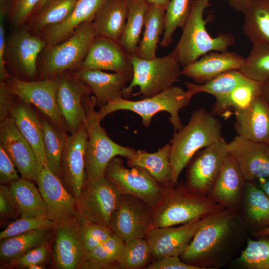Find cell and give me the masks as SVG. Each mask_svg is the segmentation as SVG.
I'll use <instances>...</instances> for the list:
<instances>
[{"label": "cell", "mask_w": 269, "mask_h": 269, "mask_svg": "<svg viewBox=\"0 0 269 269\" xmlns=\"http://www.w3.org/2000/svg\"><path fill=\"white\" fill-rule=\"evenodd\" d=\"M222 124L205 109H197L185 126L175 132L170 142V161L172 186L177 184L183 169L194 156L222 138Z\"/></svg>", "instance_id": "cell-1"}, {"label": "cell", "mask_w": 269, "mask_h": 269, "mask_svg": "<svg viewBox=\"0 0 269 269\" xmlns=\"http://www.w3.org/2000/svg\"><path fill=\"white\" fill-rule=\"evenodd\" d=\"M211 0H193L180 38L171 52L183 67L212 51L224 52L234 45L231 33H219L212 37L208 32L204 18Z\"/></svg>", "instance_id": "cell-2"}, {"label": "cell", "mask_w": 269, "mask_h": 269, "mask_svg": "<svg viewBox=\"0 0 269 269\" xmlns=\"http://www.w3.org/2000/svg\"><path fill=\"white\" fill-rule=\"evenodd\" d=\"M192 98L187 91L179 86H172L159 93L137 101L128 100L122 96L111 100L98 111L102 120L109 114L118 110H129L139 115L142 124L148 127L152 118L157 113L167 112L175 132L183 126L179 116L180 110L187 106Z\"/></svg>", "instance_id": "cell-3"}, {"label": "cell", "mask_w": 269, "mask_h": 269, "mask_svg": "<svg viewBox=\"0 0 269 269\" xmlns=\"http://www.w3.org/2000/svg\"><path fill=\"white\" fill-rule=\"evenodd\" d=\"M209 196L186 189L166 187L161 202L154 210L153 228L183 224L223 210Z\"/></svg>", "instance_id": "cell-4"}, {"label": "cell", "mask_w": 269, "mask_h": 269, "mask_svg": "<svg viewBox=\"0 0 269 269\" xmlns=\"http://www.w3.org/2000/svg\"><path fill=\"white\" fill-rule=\"evenodd\" d=\"M96 100L92 96L88 103L85 126L88 132L84 160L87 180L95 181L104 176L106 167L114 157H132L136 150L113 141L102 128L98 111L95 109Z\"/></svg>", "instance_id": "cell-5"}, {"label": "cell", "mask_w": 269, "mask_h": 269, "mask_svg": "<svg viewBox=\"0 0 269 269\" xmlns=\"http://www.w3.org/2000/svg\"><path fill=\"white\" fill-rule=\"evenodd\" d=\"M131 61L133 75L130 84L122 90L123 98L129 96L136 86L144 98L154 96L173 86L181 75L180 64L172 53L149 60L132 54Z\"/></svg>", "instance_id": "cell-6"}, {"label": "cell", "mask_w": 269, "mask_h": 269, "mask_svg": "<svg viewBox=\"0 0 269 269\" xmlns=\"http://www.w3.org/2000/svg\"><path fill=\"white\" fill-rule=\"evenodd\" d=\"M97 36L93 21L88 22L63 42L47 45L40 62L42 76L54 77L67 70L80 68Z\"/></svg>", "instance_id": "cell-7"}, {"label": "cell", "mask_w": 269, "mask_h": 269, "mask_svg": "<svg viewBox=\"0 0 269 269\" xmlns=\"http://www.w3.org/2000/svg\"><path fill=\"white\" fill-rule=\"evenodd\" d=\"M121 195L105 176L95 181L86 180L77 199L78 224L96 223L109 227Z\"/></svg>", "instance_id": "cell-8"}, {"label": "cell", "mask_w": 269, "mask_h": 269, "mask_svg": "<svg viewBox=\"0 0 269 269\" xmlns=\"http://www.w3.org/2000/svg\"><path fill=\"white\" fill-rule=\"evenodd\" d=\"M104 176L122 194L135 196L154 210L161 202L166 188L162 187L144 168L134 166L126 168L123 160L117 156L108 164Z\"/></svg>", "instance_id": "cell-9"}, {"label": "cell", "mask_w": 269, "mask_h": 269, "mask_svg": "<svg viewBox=\"0 0 269 269\" xmlns=\"http://www.w3.org/2000/svg\"><path fill=\"white\" fill-rule=\"evenodd\" d=\"M154 209L141 199L122 194L109 225L113 232L125 242L145 238L152 228Z\"/></svg>", "instance_id": "cell-10"}, {"label": "cell", "mask_w": 269, "mask_h": 269, "mask_svg": "<svg viewBox=\"0 0 269 269\" xmlns=\"http://www.w3.org/2000/svg\"><path fill=\"white\" fill-rule=\"evenodd\" d=\"M233 214L224 209L205 216L190 243L181 255L193 263L207 259L219 249L230 233Z\"/></svg>", "instance_id": "cell-11"}, {"label": "cell", "mask_w": 269, "mask_h": 269, "mask_svg": "<svg viewBox=\"0 0 269 269\" xmlns=\"http://www.w3.org/2000/svg\"><path fill=\"white\" fill-rule=\"evenodd\" d=\"M6 81L15 96L22 101L35 106L61 130L67 129L57 103V81L55 77L41 81H26L10 76Z\"/></svg>", "instance_id": "cell-12"}, {"label": "cell", "mask_w": 269, "mask_h": 269, "mask_svg": "<svg viewBox=\"0 0 269 269\" xmlns=\"http://www.w3.org/2000/svg\"><path fill=\"white\" fill-rule=\"evenodd\" d=\"M48 219L57 225L77 221V200L66 188L61 179L44 164L36 181Z\"/></svg>", "instance_id": "cell-13"}, {"label": "cell", "mask_w": 269, "mask_h": 269, "mask_svg": "<svg viewBox=\"0 0 269 269\" xmlns=\"http://www.w3.org/2000/svg\"><path fill=\"white\" fill-rule=\"evenodd\" d=\"M227 143L222 137L195 154L187 174L190 191L203 195L210 193L228 153Z\"/></svg>", "instance_id": "cell-14"}, {"label": "cell", "mask_w": 269, "mask_h": 269, "mask_svg": "<svg viewBox=\"0 0 269 269\" xmlns=\"http://www.w3.org/2000/svg\"><path fill=\"white\" fill-rule=\"evenodd\" d=\"M0 145L7 153L22 178L36 181L43 166L12 117H7L0 122Z\"/></svg>", "instance_id": "cell-15"}, {"label": "cell", "mask_w": 269, "mask_h": 269, "mask_svg": "<svg viewBox=\"0 0 269 269\" xmlns=\"http://www.w3.org/2000/svg\"><path fill=\"white\" fill-rule=\"evenodd\" d=\"M55 77L57 81V105L67 129L73 134L85 126L86 113L81 99L91 92L74 74L71 76L64 72Z\"/></svg>", "instance_id": "cell-16"}, {"label": "cell", "mask_w": 269, "mask_h": 269, "mask_svg": "<svg viewBox=\"0 0 269 269\" xmlns=\"http://www.w3.org/2000/svg\"><path fill=\"white\" fill-rule=\"evenodd\" d=\"M88 136L85 126L67 136L62 157L60 179L77 200L87 180L84 155Z\"/></svg>", "instance_id": "cell-17"}, {"label": "cell", "mask_w": 269, "mask_h": 269, "mask_svg": "<svg viewBox=\"0 0 269 269\" xmlns=\"http://www.w3.org/2000/svg\"><path fill=\"white\" fill-rule=\"evenodd\" d=\"M227 149L246 181L269 177V145L238 135L227 143Z\"/></svg>", "instance_id": "cell-18"}, {"label": "cell", "mask_w": 269, "mask_h": 269, "mask_svg": "<svg viewBox=\"0 0 269 269\" xmlns=\"http://www.w3.org/2000/svg\"><path fill=\"white\" fill-rule=\"evenodd\" d=\"M131 56L119 42L97 36L80 68L110 70L132 78Z\"/></svg>", "instance_id": "cell-19"}, {"label": "cell", "mask_w": 269, "mask_h": 269, "mask_svg": "<svg viewBox=\"0 0 269 269\" xmlns=\"http://www.w3.org/2000/svg\"><path fill=\"white\" fill-rule=\"evenodd\" d=\"M205 217L196 218L179 227L173 226L151 229L145 239L150 246L152 256L158 259L166 256L181 255L190 243Z\"/></svg>", "instance_id": "cell-20"}, {"label": "cell", "mask_w": 269, "mask_h": 269, "mask_svg": "<svg viewBox=\"0 0 269 269\" xmlns=\"http://www.w3.org/2000/svg\"><path fill=\"white\" fill-rule=\"evenodd\" d=\"M6 42V55L10 62L29 77L37 72L39 54L47 46L40 37L32 34L27 27H19Z\"/></svg>", "instance_id": "cell-21"}, {"label": "cell", "mask_w": 269, "mask_h": 269, "mask_svg": "<svg viewBox=\"0 0 269 269\" xmlns=\"http://www.w3.org/2000/svg\"><path fill=\"white\" fill-rule=\"evenodd\" d=\"M245 60L241 55L228 51L205 54L181 70V75L202 84L225 72L240 70Z\"/></svg>", "instance_id": "cell-22"}, {"label": "cell", "mask_w": 269, "mask_h": 269, "mask_svg": "<svg viewBox=\"0 0 269 269\" xmlns=\"http://www.w3.org/2000/svg\"><path fill=\"white\" fill-rule=\"evenodd\" d=\"M234 116V128L238 136L269 145V106L262 94Z\"/></svg>", "instance_id": "cell-23"}, {"label": "cell", "mask_w": 269, "mask_h": 269, "mask_svg": "<svg viewBox=\"0 0 269 269\" xmlns=\"http://www.w3.org/2000/svg\"><path fill=\"white\" fill-rule=\"evenodd\" d=\"M245 182L236 162L228 153L209 197L231 210L239 203Z\"/></svg>", "instance_id": "cell-24"}, {"label": "cell", "mask_w": 269, "mask_h": 269, "mask_svg": "<svg viewBox=\"0 0 269 269\" xmlns=\"http://www.w3.org/2000/svg\"><path fill=\"white\" fill-rule=\"evenodd\" d=\"M106 0H78L70 15L63 21L49 26L41 32L40 37L46 45L58 44L69 38L82 24L92 22Z\"/></svg>", "instance_id": "cell-25"}, {"label": "cell", "mask_w": 269, "mask_h": 269, "mask_svg": "<svg viewBox=\"0 0 269 269\" xmlns=\"http://www.w3.org/2000/svg\"><path fill=\"white\" fill-rule=\"evenodd\" d=\"M77 221L57 225L53 255L57 267L60 269L79 268L85 251L80 241Z\"/></svg>", "instance_id": "cell-26"}, {"label": "cell", "mask_w": 269, "mask_h": 269, "mask_svg": "<svg viewBox=\"0 0 269 269\" xmlns=\"http://www.w3.org/2000/svg\"><path fill=\"white\" fill-rule=\"evenodd\" d=\"M74 74L90 88L96 98V104L101 107L122 96L126 83L131 79L121 73H109L100 70L79 68Z\"/></svg>", "instance_id": "cell-27"}, {"label": "cell", "mask_w": 269, "mask_h": 269, "mask_svg": "<svg viewBox=\"0 0 269 269\" xmlns=\"http://www.w3.org/2000/svg\"><path fill=\"white\" fill-rule=\"evenodd\" d=\"M10 113L20 132L33 148L39 162L47 164L43 141L42 122L30 104L18 103L12 106Z\"/></svg>", "instance_id": "cell-28"}, {"label": "cell", "mask_w": 269, "mask_h": 269, "mask_svg": "<svg viewBox=\"0 0 269 269\" xmlns=\"http://www.w3.org/2000/svg\"><path fill=\"white\" fill-rule=\"evenodd\" d=\"M262 94V83L248 78L227 95L216 99L211 113L225 118L248 108Z\"/></svg>", "instance_id": "cell-29"}, {"label": "cell", "mask_w": 269, "mask_h": 269, "mask_svg": "<svg viewBox=\"0 0 269 269\" xmlns=\"http://www.w3.org/2000/svg\"><path fill=\"white\" fill-rule=\"evenodd\" d=\"M127 11V0H106L93 21L98 36L119 42L125 28Z\"/></svg>", "instance_id": "cell-30"}, {"label": "cell", "mask_w": 269, "mask_h": 269, "mask_svg": "<svg viewBox=\"0 0 269 269\" xmlns=\"http://www.w3.org/2000/svg\"><path fill=\"white\" fill-rule=\"evenodd\" d=\"M241 12L244 33L253 45L269 46V0H249Z\"/></svg>", "instance_id": "cell-31"}, {"label": "cell", "mask_w": 269, "mask_h": 269, "mask_svg": "<svg viewBox=\"0 0 269 269\" xmlns=\"http://www.w3.org/2000/svg\"><path fill=\"white\" fill-rule=\"evenodd\" d=\"M170 150V143L154 153L136 150L132 157L127 159V164L131 167L138 166L144 168L164 187H173Z\"/></svg>", "instance_id": "cell-32"}, {"label": "cell", "mask_w": 269, "mask_h": 269, "mask_svg": "<svg viewBox=\"0 0 269 269\" xmlns=\"http://www.w3.org/2000/svg\"><path fill=\"white\" fill-rule=\"evenodd\" d=\"M166 8L164 6L149 4L142 38L134 54L147 60L156 57L159 37L164 31Z\"/></svg>", "instance_id": "cell-33"}, {"label": "cell", "mask_w": 269, "mask_h": 269, "mask_svg": "<svg viewBox=\"0 0 269 269\" xmlns=\"http://www.w3.org/2000/svg\"><path fill=\"white\" fill-rule=\"evenodd\" d=\"M127 16L119 43L131 54L136 53L149 6L145 0H127Z\"/></svg>", "instance_id": "cell-34"}, {"label": "cell", "mask_w": 269, "mask_h": 269, "mask_svg": "<svg viewBox=\"0 0 269 269\" xmlns=\"http://www.w3.org/2000/svg\"><path fill=\"white\" fill-rule=\"evenodd\" d=\"M9 187L19 208L21 217H47L42 196L30 180L22 178L10 183Z\"/></svg>", "instance_id": "cell-35"}, {"label": "cell", "mask_w": 269, "mask_h": 269, "mask_svg": "<svg viewBox=\"0 0 269 269\" xmlns=\"http://www.w3.org/2000/svg\"><path fill=\"white\" fill-rule=\"evenodd\" d=\"M78 0H47L28 20L29 31L40 33L46 27L59 23L72 13Z\"/></svg>", "instance_id": "cell-36"}, {"label": "cell", "mask_w": 269, "mask_h": 269, "mask_svg": "<svg viewBox=\"0 0 269 269\" xmlns=\"http://www.w3.org/2000/svg\"><path fill=\"white\" fill-rule=\"evenodd\" d=\"M125 241L113 233L105 242L91 251L85 252L80 268L104 269L119 268L118 260L123 249Z\"/></svg>", "instance_id": "cell-37"}, {"label": "cell", "mask_w": 269, "mask_h": 269, "mask_svg": "<svg viewBox=\"0 0 269 269\" xmlns=\"http://www.w3.org/2000/svg\"><path fill=\"white\" fill-rule=\"evenodd\" d=\"M51 229L31 230L1 240L0 258L9 261L22 256L31 249L47 243Z\"/></svg>", "instance_id": "cell-38"}, {"label": "cell", "mask_w": 269, "mask_h": 269, "mask_svg": "<svg viewBox=\"0 0 269 269\" xmlns=\"http://www.w3.org/2000/svg\"><path fill=\"white\" fill-rule=\"evenodd\" d=\"M248 79L240 70H234L219 75L202 84L187 81L185 85L186 91L191 98L197 93H206L212 95L216 99L227 95Z\"/></svg>", "instance_id": "cell-39"}, {"label": "cell", "mask_w": 269, "mask_h": 269, "mask_svg": "<svg viewBox=\"0 0 269 269\" xmlns=\"http://www.w3.org/2000/svg\"><path fill=\"white\" fill-rule=\"evenodd\" d=\"M244 191L248 219L259 230L269 227V197L250 181L245 182Z\"/></svg>", "instance_id": "cell-40"}, {"label": "cell", "mask_w": 269, "mask_h": 269, "mask_svg": "<svg viewBox=\"0 0 269 269\" xmlns=\"http://www.w3.org/2000/svg\"><path fill=\"white\" fill-rule=\"evenodd\" d=\"M41 122L47 164L50 169L60 178L61 160L67 136L53 123L45 119Z\"/></svg>", "instance_id": "cell-41"}, {"label": "cell", "mask_w": 269, "mask_h": 269, "mask_svg": "<svg viewBox=\"0 0 269 269\" xmlns=\"http://www.w3.org/2000/svg\"><path fill=\"white\" fill-rule=\"evenodd\" d=\"M247 78L262 83L269 79V46L254 44L240 69Z\"/></svg>", "instance_id": "cell-42"}, {"label": "cell", "mask_w": 269, "mask_h": 269, "mask_svg": "<svg viewBox=\"0 0 269 269\" xmlns=\"http://www.w3.org/2000/svg\"><path fill=\"white\" fill-rule=\"evenodd\" d=\"M151 256L150 246L146 239H134L125 242L118 262L121 269H139L146 266Z\"/></svg>", "instance_id": "cell-43"}, {"label": "cell", "mask_w": 269, "mask_h": 269, "mask_svg": "<svg viewBox=\"0 0 269 269\" xmlns=\"http://www.w3.org/2000/svg\"><path fill=\"white\" fill-rule=\"evenodd\" d=\"M190 0H170L166 8L163 37L160 46L167 47L172 42V35L178 28H183L188 18Z\"/></svg>", "instance_id": "cell-44"}, {"label": "cell", "mask_w": 269, "mask_h": 269, "mask_svg": "<svg viewBox=\"0 0 269 269\" xmlns=\"http://www.w3.org/2000/svg\"><path fill=\"white\" fill-rule=\"evenodd\" d=\"M238 262L249 269H269V239H248Z\"/></svg>", "instance_id": "cell-45"}, {"label": "cell", "mask_w": 269, "mask_h": 269, "mask_svg": "<svg viewBox=\"0 0 269 269\" xmlns=\"http://www.w3.org/2000/svg\"><path fill=\"white\" fill-rule=\"evenodd\" d=\"M77 230L85 252L98 246L114 233L109 227L96 223L78 224Z\"/></svg>", "instance_id": "cell-46"}, {"label": "cell", "mask_w": 269, "mask_h": 269, "mask_svg": "<svg viewBox=\"0 0 269 269\" xmlns=\"http://www.w3.org/2000/svg\"><path fill=\"white\" fill-rule=\"evenodd\" d=\"M57 224L47 217L22 218L12 222L0 232V239L16 236L31 230L55 228Z\"/></svg>", "instance_id": "cell-47"}, {"label": "cell", "mask_w": 269, "mask_h": 269, "mask_svg": "<svg viewBox=\"0 0 269 269\" xmlns=\"http://www.w3.org/2000/svg\"><path fill=\"white\" fill-rule=\"evenodd\" d=\"M41 0H12L8 10L13 24L19 28L28 21Z\"/></svg>", "instance_id": "cell-48"}, {"label": "cell", "mask_w": 269, "mask_h": 269, "mask_svg": "<svg viewBox=\"0 0 269 269\" xmlns=\"http://www.w3.org/2000/svg\"><path fill=\"white\" fill-rule=\"evenodd\" d=\"M0 215L2 218L15 219L21 217L19 208L10 187L2 184L0 185Z\"/></svg>", "instance_id": "cell-49"}, {"label": "cell", "mask_w": 269, "mask_h": 269, "mask_svg": "<svg viewBox=\"0 0 269 269\" xmlns=\"http://www.w3.org/2000/svg\"><path fill=\"white\" fill-rule=\"evenodd\" d=\"M47 243L30 249L22 256L9 261L14 266L28 267L34 264H42L48 255Z\"/></svg>", "instance_id": "cell-50"}, {"label": "cell", "mask_w": 269, "mask_h": 269, "mask_svg": "<svg viewBox=\"0 0 269 269\" xmlns=\"http://www.w3.org/2000/svg\"><path fill=\"white\" fill-rule=\"evenodd\" d=\"M9 5L0 3V80L3 82L7 80L10 76L7 72L5 65L6 41L4 26L5 17L8 14Z\"/></svg>", "instance_id": "cell-51"}, {"label": "cell", "mask_w": 269, "mask_h": 269, "mask_svg": "<svg viewBox=\"0 0 269 269\" xmlns=\"http://www.w3.org/2000/svg\"><path fill=\"white\" fill-rule=\"evenodd\" d=\"M20 179L12 160L0 145V182L2 184H10Z\"/></svg>", "instance_id": "cell-52"}, {"label": "cell", "mask_w": 269, "mask_h": 269, "mask_svg": "<svg viewBox=\"0 0 269 269\" xmlns=\"http://www.w3.org/2000/svg\"><path fill=\"white\" fill-rule=\"evenodd\" d=\"M177 256H166L158 259L148 265L147 269H207L204 267L186 263Z\"/></svg>", "instance_id": "cell-53"}, {"label": "cell", "mask_w": 269, "mask_h": 269, "mask_svg": "<svg viewBox=\"0 0 269 269\" xmlns=\"http://www.w3.org/2000/svg\"><path fill=\"white\" fill-rule=\"evenodd\" d=\"M15 96L8 84L0 82V122L7 117L13 105V97Z\"/></svg>", "instance_id": "cell-54"}, {"label": "cell", "mask_w": 269, "mask_h": 269, "mask_svg": "<svg viewBox=\"0 0 269 269\" xmlns=\"http://www.w3.org/2000/svg\"><path fill=\"white\" fill-rule=\"evenodd\" d=\"M249 0H228L230 5L235 10L241 11L242 7Z\"/></svg>", "instance_id": "cell-55"}, {"label": "cell", "mask_w": 269, "mask_h": 269, "mask_svg": "<svg viewBox=\"0 0 269 269\" xmlns=\"http://www.w3.org/2000/svg\"><path fill=\"white\" fill-rule=\"evenodd\" d=\"M259 181L260 188L269 197V177Z\"/></svg>", "instance_id": "cell-56"}, {"label": "cell", "mask_w": 269, "mask_h": 269, "mask_svg": "<svg viewBox=\"0 0 269 269\" xmlns=\"http://www.w3.org/2000/svg\"><path fill=\"white\" fill-rule=\"evenodd\" d=\"M262 95L269 106V79L262 83Z\"/></svg>", "instance_id": "cell-57"}, {"label": "cell", "mask_w": 269, "mask_h": 269, "mask_svg": "<svg viewBox=\"0 0 269 269\" xmlns=\"http://www.w3.org/2000/svg\"><path fill=\"white\" fill-rule=\"evenodd\" d=\"M149 4L167 6L170 0H145Z\"/></svg>", "instance_id": "cell-58"}, {"label": "cell", "mask_w": 269, "mask_h": 269, "mask_svg": "<svg viewBox=\"0 0 269 269\" xmlns=\"http://www.w3.org/2000/svg\"><path fill=\"white\" fill-rule=\"evenodd\" d=\"M256 235L258 236H269V227L258 230Z\"/></svg>", "instance_id": "cell-59"}, {"label": "cell", "mask_w": 269, "mask_h": 269, "mask_svg": "<svg viewBox=\"0 0 269 269\" xmlns=\"http://www.w3.org/2000/svg\"><path fill=\"white\" fill-rule=\"evenodd\" d=\"M47 0H41L38 5L36 6V8H35L32 14L35 12H36L37 10H38Z\"/></svg>", "instance_id": "cell-60"}, {"label": "cell", "mask_w": 269, "mask_h": 269, "mask_svg": "<svg viewBox=\"0 0 269 269\" xmlns=\"http://www.w3.org/2000/svg\"><path fill=\"white\" fill-rule=\"evenodd\" d=\"M29 269H44V267L41 264H34L28 267Z\"/></svg>", "instance_id": "cell-61"}, {"label": "cell", "mask_w": 269, "mask_h": 269, "mask_svg": "<svg viewBox=\"0 0 269 269\" xmlns=\"http://www.w3.org/2000/svg\"><path fill=\"white\" fill-rule=\"evenodd\" d=\"M12 0H0V2L10 4Z\"/></svg>", "instance_id": "cell-62"}]
</instances>
